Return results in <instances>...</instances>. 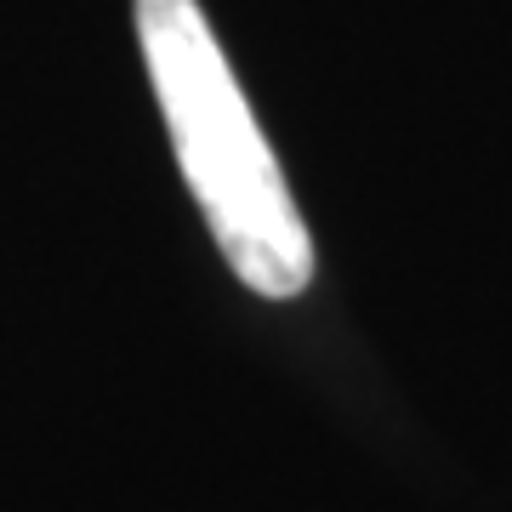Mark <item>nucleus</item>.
Instances as JSON below:
<instances>
[{
    "label": "nucleus",
    "instance_id": "f257e3e1",
    "mask_svg": "<svg viewBox=\"0 0 512 512\" xmlns=\"http://www.w3.org/2000/svg\"><path fill=\"white\" fill-rule=\"evenodd\" d=\"M137 46L171 126L188 194L205 211L228 268L256 296H302L313 279V239L302 228L285 171L239 92L200 0H137Z\"/></svg>",
    "mask_w": 512,
    "mask_h": 512
}]
</instances>
